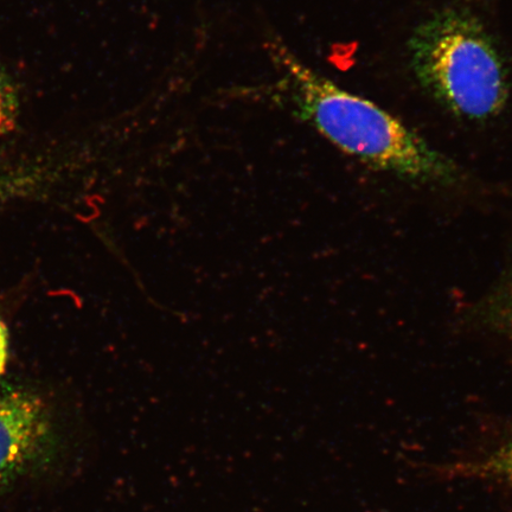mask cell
<instances>
[{
    "label": "cell",
    "mask_w": 512,
    "mask_h": 512,
    "mask_svg": "<svg viewBox=\"0 0 512 512\" xmlns=\"http://www.w3.org/2000/svg\"><path fill=\"white\" fill-rule=\"evenodd\" d=\"M470 475L501 480L512 486V441L498 448L482 462L467 465Z\"/></svg>",
    "instance_id": "5b68a950"
},
{
    "label": "cell",
    "mask_w": 512,
    "mask_h": 512,
    "mask_svg": "<svg viewBox=\"0 0 512 512\" xmlns=\"http://www.w3.org/2000/svg\"><path fill=\"white\" fill-rule=\"evenodd\" d=\"M53 420L40 395L0 384V492L46 457Z\"/></svg>",
    "instance_id": "3957f363"
},
{
    "label": "cell",
    "mask_w": 512,
    "mask_h": 512,
    "mask_svg": "<svg viewBox=\"0 0 512 512\" xmlns=\"http://www.w3.org/2000/svg\"><path fill=\"white\" fill-rule=\"evenodd\" d=\"M9 360V331L0 320V376L3 375Z\"/></svg>",
    "instance_id": "52a82bcc"
},
{
    "label": "cell",
    "mask_w": 512,
    "mask_h": 512,
    "mask_svg": "<svg viewBox=\"0 0 512 512\" xmlns=\"http://www.w3.org/2000/svg\"><path fill=\"white\" fill-rule=\"evenodd\" d=\"M19 117V98L15 82L0 68V139L15 130Z\"/></svg>",
    "instance_id": "8992f818"
},
{
    "label": "cell",
    "mask_w": 512,
    "mask_h": 512,
    "mask_svg": "<svg viewBox=\"0 0 512 512\" xmlns=\"http://www.w3.org/2000/svg\"><path fill=\"white\" fill-rule=\"evenodd\" d=\"M280 76L278 94L294 117L371 169L405 181L452 188L459 166L375 102L347 91L311 69L280 38L266 42Z\"/></svg>",
    "instance_id": "6da1fadb"
},
{
    "label": "cell",
    "mask_w": 512,
    "mask_h": 512,
    "mask_svg": "<svg viewBox=\"0 0 512 512\" xmlns=\"http://www.w3.org/2000/svg\"><path fill=\"white\" fill-rule=\"evenodd\" d=\"M408 54L421 88L454 117L483 123L507 106V66L494 38L470 10L434 12L412 32Z\"/></svg>",
    "instance_id": "7a4b0ae2"
},
{
    "label": "cell",
    "mask_w": 512,
    "mask_h": 512,
    "mask_svg": "<svg viewBox=\"0 0 512 512\" xmlns=\"http://www.w3.org/2000/svg\"><path fill=\"white\" fill-rule=\"evenodd\" d=\"M472 322L512 342V268L473 307Z\"/></svg>",
    "instance_id": "277c9868"
}]
</instances>
